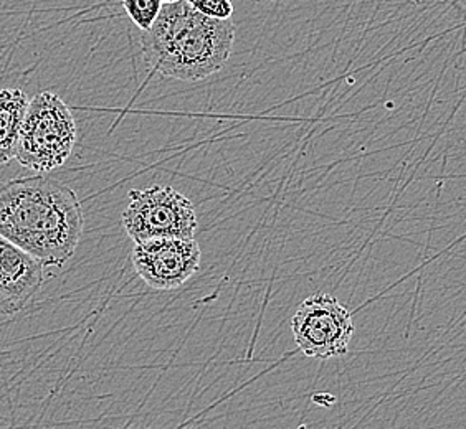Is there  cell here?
<instances>
[{"label": "cell", "instance_id": "6da1fadb", "mask_svg": "<svg viewBox=\"0 0 466 429\" xmlns=\"http://www.w3.org/2000/svg\"><path fill=\"white\" fill-rule=\"evenodd\" d=\"M83 224L80 200L62 182L36 175L0 187V234L46 268L72 258Z\"/></svg>", "mask_w": 466, "mask_h": 429}, {"label": "cell", "instance_id": "7a4b0ae2", "mask_svg": "<svg viewBox=\"0 0 466 429\" xmlns=\"http://www.w3.org/2000/svg\"><path fill=\"white\" fill-rule=\"evenodd\" d=\"M235 42L232 20L202 15L187 0L164 4L153 27L141 35L144 56L167 78L196 83L224 68Z\"/></svg>", "mask_w": 466, "mask_h": 429}, {"label": "cell", "instance_id": "3957f363", "mask_svg": "<svg viewBox=\"0 0 466 429\" xmlns=\"http://www.w3.org/2000/svg\"><path fill=\"white\" fill-rule=\"evenodd\" d=\"M76 143V123L72 109L58 95L44 91L28 103L18 135L20 165L35 172L62 167L72 155Z\"/></svg>", "mask_w": 466, "mask_h": 429}, {"label": "cell", "instance_id": "277c9868", "mask_svg": "<svg viewBox=\"0 0 466 429\" xmlns=\"http://www.w3.org/2000/svg\"><path fill=\"white\" fill-rule=\"evenodd\" d=\"M121 220L135 243L157 238H194L198 230L194 204L176 188L166 185L131 190Z\"/></svg>", "mask_w": 466, "mask_h": 429}, {"label": "cell", "instance_id": "5b68a950", "mask_svg": "<svg viewBox=\"0 0 466 429\" xmlns=\"http://www.w3.org/2000/svg\"><path fill=\"white\" fill-rule=\"evenodd\" d=\"M296 347L311 358L341 357L348 354L354 322L344 305L329 294L309 295L291 319Z\"/></svg>", "mask_w": 466, "mask_h": 429}, {"label": "cell", "instance_id": "8992f818", "mask_svg": "<svg viewBox=\"0 0 466 429\" xmlns=\"http://www.w3.org/2000/svg\"><path fill=\"white\" fill-rule=\"evenodd\" d=\"M202 251L194 238H157L135 243L133 264L137 276L157 291L186 284L200 269Z\"/></svg>", "mask_w": 466, "mask_h": 429}, {"label": "cell", "instance_id": "52a82bcc", "mask_svg": "<svg viewBox=\"0 0 466 429\" xmlns=\"http://www.w3.org/2000/svg\"><path fill=\"white\" fill-rule=\"evenodd\" d=\"M46 266L0 234V317L20 313L44 284Z\"/></svg>", "mask_w": 466, "mask_h": 429}, {"label": "cell", "instance_id": "ba28073f", "mask_svg": "<svg viewBox=\"0 0 466 429\" xmlns=\"http://www.w3.org/2000/svg\"><path fill=\"white\" fill-rule=\"evenodd\" d=\"M28 103L30 98L18 88L0 90V165L15 159Z\"/></svg>", "mask_w": 466, "mask_h": 429}, {"label": "cell", "instance_id": "9c48e42d", "mask_svg": "<svg viewBox=\"0 0 466 429\" xmlns=\"http://www.w3.org/2000/svg\"><path fill=\"white\" fill-rule=\"evenodd\" d=\"M123 7L136 27L147 32L161 14L162 2L161 0H123Z\"/></svg>", "mask_w": 466, "mask_h": 429}, {"label": "cell", "instance_id": "30bf717a", "mask_svg": "<svg viewBox=\"0 0 466 429\" xmlns=\"http://www.w3.org/2000/svg\"><path fill=\"white\" fill-rule=\"evenodd\" d=\"M194 9L202 15L216 20H230L233 15V5L230 0H187Z\"/></svg>", "mask_w": 466, "mask_h": 429}, {"label": "cell", "instance_id": "8fae6325", "mask_svg": "<svg viewBox=\"0 0 466 429\" xmlns=\"http://www.w3.org/2000/svg\"><path fill=\"white\" fill-rule=\"evenodd\" d=\"M162 4H176V2H179V0H161Z\"/></svg>", "mask_w": 466, "mask_h": 429}]
</instances>
